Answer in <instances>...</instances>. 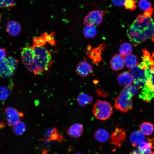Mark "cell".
I'll list each match as a JSON object with an SVG mask.
<instances>
[{
	"instance_id": "cell-14",
	"label": "cell",
	"mask_w": 154,
	"mask_h": 154,
	"mask_svg": "<svg viewBox=\"0 0 154 154\" xmlns=\"http://www.w3.org/2000/svg\"><path fill=\"white\" fill-rule=\"evenodd\" d=\"M118 84L123 86H128L133 82V76L129 71H125L118 74L117 78Z\"/></svg>"
},
{
	"instance_id": "cell-26",
	"label": "cell",
	"mask_w": 154,
	"mask_h": 154,
	"mask_svg": "<svg viewBox=\"0 0 154 154\" xmlns=\"http://www.w3.org/2000/svg\"><path fill=\"white\" fill-rule=\"evenodd\" d=\"M83 33L86 37L93 38L96 36L97 31L94 27L86 26L83 29Z\"/></svg>"
},
{
	"instance_id": "cell-20",
	"label": "cell",
	"mask_w": 154,
	"mask_h": 154,
	"mask_svg": "<svg viewBox=\"0 0 154 154\" xmlns=\"http://www.w3.org/2000/svg\"><path fill=\"white\" fill-rule=\"evenodd\" d=\"M93 99L92 96L82 92L79 94L77 98V101L80 106H85L91 103Z\"/></svg>"
},
{
	"instance_id": "cell-10",
	"label": "cell",
	"mask_w": 154,
	"mask_h": 154,
	"mask_svg": "<svg viewBox=\"0 0 154 154\" xmlns=\"http://www.w3.org/2000/svg\"><path fill=\"white\" fill-rule=\"evenodd\" d=\"M6 116V120L8 124L12 126L20 121L23 116L24 114L17 109L11 107H8L5 109Z\"/></svg>"
},
{
	"instance_id": "cell-27",
	"label": "cell",
	"mask_w": 154,
	"mask_h": 154,
	"mask_svg": "<svg viewBox=\"0 0 154 154\" xmlns=\"http://www.w3.org/2000/svg\"><path fill=\"white\" fill-rule=\"evenodd\" d=\"M132 50L131 45L128 43L124 42L120 45L119 52L120 54L124 57L131 54Z\"/></svg>"
},
{
	"instance_id": "cell-4",
	"label": "cell",
	"mask_w": 154,
	"mask_h": 154,
	"mask_svg": "<svg viewBox=\"0 0 154 154\" xmlns=\"http://www.w3.org/2000/svg\"><path fill=\"white\" fill-rule=\"evenodd\" d=\"M132 96L129 92L128 86H125L114 99L115 108L123 113L131 110L132 108Z\"/></svg>"
},
{
	"instance_id": "cell-39",
	"label": "cell",
	"mask_w": 154,
	"mask_h": 154,
	"mask_svg": "<svg viewBox=\"0 0 154 154\" xmlns=\"http://www.w3.org/2000/svg\"><path fill=\"white\" fill-rule=\"evenodd\" d=\"M6 57V50L4 48H0V60Z\"/></svg>"
},
{
	"instance_id": "cell-2",
	"label": "cell",
	"mask_w": 154,
	"mask_h": 154,
	"mask_svg": "<svg viewBox=\"0 0 154 154\" xmlns=\"http://www.w3.org/2000/svg\"><path fill=\"white\" fill-rule=\"evenodd\" d=\"M143 52L142 61L129 70L133 77V83L141 89L145 86L149 78L151 66L154 64V60L149 52L144 49Z\"/></svg>"
},
{
	"instance_id": "cell-31",
	"label": "cell",
	"mask_w": 154,
	"mask_h": 154,
	"mask_svg": "<svg viewBox=\"0 0 154 154\" xmlns=\"http://www.w3.org/2000/svg\"><path fill=\"white\" fill-rule=\"evenodd\" d=\"M136 0H125L124 5L125 9L131 11L135 10L136 8Z\"/></svg>"
},
{
	"instance_id": "cell-3",
	"label": "cell",
	"mask_w": 154,
	"mask_h": 154,
	"mask_svg": "<svg viewBox=\"0 0 154 154\" xmlns=\"http://www.w3.org/2000/svg\"><path fill=\"white\" fill-rule=\"evenodd\" d=\"M33 46L35 56L32 72L36 75L47 70L52 64L53 60L51 52L44 46Z\"/></svg>"
},
{
	"instance_id": "cell-36",
	"label": "cell",
	"mask_w": 154,
	"mask_h": 154,
	"mask_svg": "<svg viewBox=\"0 0 154 154\" xmlns=\"http://www.w3.org/2000/svg\"><path fill=\"white\" fill-rule=\"evenodd\" d=\"M128 154H154V152L152 150L148 153H144L141 152L139 149L137 147L131 151Z\"/></svg>"
},
{
	"instance_id": "cell-32",
	"label": "cell",
	"mask_w": 154,
	"mask_h": 154,
	"mask_svg": "<svg viewBox=\"0 0 154 154\" xmlns=\"http://www.w3.org/2000/svg\"><path fill=\"white\" fill-rule=\"evenodd\" d=\"M15 0H0V7L9 8L15 6Z\"/></svg>"
},
{
	"instance_id": "cell-18",
	"label": "cell",
	"mask_w": 154,
	"mask_h": 154,
	"mask_svg": "<svg viewBox=\"0 0 154 154\" xmlns=\"http://www.w3.org/2000/svg\"><path fill=\"white\" fill-rule=\"evenodd\" d=\"M153 144L154 139H147V141L142 142L137 148L141 152L148 153L154 149Z\"/></svg>"
},
{
	"instance_id": "cell-38",
	"label": "cell",
	"mask_w": 154,
	"mask_h": 154,
	"mask_svg": "<svg viewBox=\"0 0 154 154\" xmlns=\"http://www.w3.org/2000/svg\"><path fill=\"white\" fill-rule=\"evenodd\" d=\"M113 4L117 6H121L124 5L125 0H112Z\"/></svg>"
},
{
	"instance_id": "cell-11",
	"label": "cell",
	"mask_w": 154,
	"mask_h": 154,
	"mask_svg": "<svg viewBox=\"0 0 154 154\" xmlns=\"http://www.w3.org/2000/svg\"><path fill=\"white\" fill-rule=\"evenodd\" d=\"M126 131L124 129L116 127L111 135V143L117 147H121L126 138Z\"/></svg>"
},
{
	"instance_id": "cell-22",
	"label": "cell",
	"mask_w": 154,
	"mask_h": 154,
	"mask_svg": "<svg viewBox=\"0 0 154 154\" xmlns=\"http://www.w3.org/2000/svg\"><path fill=\"white\" fill-rule=\"evenodd\" d=\"M94 137L97 141L104 143L108 140L109 137V134L106 130L102 128H99L95 131Z\"/></svg>"
},
{
	"instance_id": "cell-17",
	"label": "cell",
	"mask_w": 154,
	"mask_h": 154,
	"mask_svg": "<svg viewBox=\"0 0 154 154\" xmlns=\"http://www.w3.org/2000/svg\"><path fill=\"white\" fill-rule=\"evenodd\" d=\"M145 140L144 134L139 131H134L130 135V141L132 145L134 147H138Z\"/></svg>"
},
{
	"instance_id": "cell-8",
	"label": "cell",
	"mask_w": 154,
	"mask_h": 154,
	"mask_svg": "<svg viewBox=\"0 0 154 154\" xmlns=\"http://www.w3.org/2000/svg\"><path fill=\"white\" fill-rule=\"evenodd\" d=\"M102 13L98 10L90 12L84 19V25L86 26L97 27L99 26L103 21Z\"/></svg>"
},
{
	"instance_id": "cell-1",
	"label": "cell",
	"mask_w": 154,
	"mask_h": 154,
	"mask_svg": "<svg viewBox=\"0 0 154 154\" xmlns=\"http://www.w3.org/2000/svg\"><path fill=\"white\" fill-rule=\"evenodd\" d=\"M127 33L130 41L135 45L150 39L154 42V22L151 17L139 14Z\"/></svg>"
},
{
	"instance_id": "cell-24",
	"label": "cell",
	"mask_w": 154,
	"mask_h": 154,
	"mask_svg": "<svg viewBox=\"0 0 154 154\" xmlns=\"http://www.w3.org/2000/svg\"><path fill=\"white\" fill-rule=\"evenodd\" d=\"M124 63L127 68H131L138 63L137 58L133 54H130L124 56Z\"/></svg>"
},
{
	"instance_id": "cell-23",
	"label": "cell",
	"mask_w": 154,
	"mask_h": 154,
	"mask_svg": "<svg viewBox=\"0 0 154 154\" xmlns=\"http://www.w3.org/2000/svg\"><path fill=\"white\" fill-rule=\"evenodd\" d=\"M140 131L144 135L149 136L154 131L153 125L149 122H144L139 126Z\"/></svg>"
},
{
	"instance_id": "cell-9",
	"label": "cell",
	"mask_w": 154,
	"mask_h": 154,
	"mask_svg": "<svg viewBox=\"0 0 154 154\" xmlns=\"http://www.w3.org/2000/svg\"><path fill=\"white\" fill-rule=\"evenodd\" d=\"M105 47L106 45L104 43L93 48H92L90 45H88L86 53L88 56L92 60L93 63L97 65L102 60V52Z\"/></svg>"
},
{
	"instance_id": "cell-12",
	"label": "cell",
	"mask_w": 154,
	"mask_h": 154,
	"mask_svg": "<svg viewBox=\"0 0 154 154\" xmlns=\"http://www.w3.org/2000/svg\"><path fill=\"white\" fill-rule=\"evenodd\" d=\"M92 71V68L91 66L85 61L79 62L76 69V73L82 77L87 76Z\"/></svg>"
},
{
	"instance_id": "cell-33",
	"label": "cell",
	"mask_w": 154,
	"mask_h": 154,
	"mask_svg": "<svg viewBox=\"0 0 154 154\" xmlns=\"http://www.w3.org/2000/svg\"><path fill=\"white\" fill-rule=\"evenodd\" d=\"M138 6L141 10L145 11L151 7V4L148 0H140Z\"/></svg>"
},
{
	"instance_id": "cell-28",
	"label": "cell",
	"mask_w": 154,
	"mask_h": 154,
	"mask_svg": "<svg viewBox=\"0 0 154 154\" xmlns=\"http://www.w3.org/2000/svg\"><path fill=\"white\" fill-rule=\"evenodd\" d=\"M145 86L154 92V64L151 66L149 78L146 82Z\"/></svg>"
},
{
	"instance_id": "cell-5",
	"label": "cell",
	"mask_w": 154,
	"mask_h": 154,
	"mask_svg": "<svg viewBox=\"0 0 154 154\" xmlns=\"http://www.w3.org/2000/svg\"><path fill=\"white\" fill-rule=\"evenodd\" d=\"M113 107L108 102L98 100L93 106L92 112L97 119L106 120L112 115Z\"/></svg>"
},
{
	"instance_id": "cell-34",
	"label": "cell",
	"mask_w": 154,
	"mask_h": 154,
	"mask_svg": "<svg viewBox=\"0 0 154 154\" xmlns=\"http://www.w3.org/2000/svg\"><path fill=\"white\" fill-rule=\"evenodd\" d=\"M8 90L4 87H0V99H4L7 98L8 96Z\"/></svg>"
},
{
	"instance_id": "cell-37",
	"label": "cell",
	"mask_w": 154,
	"mask_h": 154,
	"mask_svg": "<svg viewBox=\"0 0 154 154\" xmlns=\"http://www.w3.org/2000/svg\"><path fill=\"white\" fill-rule=\"evenodd\" d=\"M153 11L154 9L151 7L145 11L143 15L146 17H151L153 14Z\"/></svg>"
},
{
	"instance_id": "cell-15",
	"label": "cell",
	"mask_w": 154,
	"mask_h": 154,
	"mask_svg": "<svg viewBox=\"0 0 154 154\" xmlns=\"http://www.w3.org/2000/svg\"><path fill=\"white\" fill-rule=\"evenodd\" d=\"M21 27L17 22L13 20L8 21L6 26V31L8 33L12 36H16L20 33Z\"/></svg>"
},
{
	"instance_id": "cell-19",
	"label": "cell",
	"mask_w": 154,
	"mask_h": 154,
	"mask_svg": "<svg viewBox=\"0 0 154 154\" xmlns=\"http://www.w3.org/2000/svg\"><path fill=\"white\" fill-rule=\"evenodd\" d=\"M46 138L47 140H57L60 142L64 140L63 137L58 134L56 128L47 130L46 134Z\"/></svg>"
},
{
	"instance_id": "cell-40",
	"label": "cell",
	"mask_w": 154,
	"mask_h": 154,
	"mask_svg": "<svg viewBox=\"0 0 154 154\" xmlns=\"http://www.w3.org/2000/svg\"><path fill=\"white\" fill-rule=\"evenodd\" d=\"M42 154H48L46 150H44L42 152Z\"/></svg>"
},
{
	"instance_id": "cell-25",
	"label": "cell",
	"mask_w": 154,
	"mask_h": 154,
	"mask_svg": "<svg viewBox=\"0 0 154 154\" xmlns=\"http://www.w3.org/2000/svg\"><path fill=\"white\" fill-rule=\"evenodd\" d=\"M12 126L13 132L17 135H22L26 129V125L23 122L20 121L14 124Z\"/></svg>"
},
{
	"instance_id": "cell-6",
	"label": "cell",
	"mask_w": 154,
	"mask_h": 154,
	"mask_svg": "<svg viewBox=\"0 0 154 154\" xmlns=\"http://www.w3.org/2000/svg\"><path fill=\"white\" fill-rule=\"evenodd\" d=\"M18 61L11 56L0 60V77L5 78L14 74L17 68Z\"/></svg>"
},
{
	"instance_id": "cell-30",
	"label": "cell",
	"mask_w": 154,
	"mask_h": 154,
	"mask_svg": "<svg viewBox=\"0 0 154 154\" xmlns=\"http://www.w3.org/2000/svg\"><path fill=\"white\" fill-rule=\"evenodd\" d=\"M33 45L35 46H44L47 43L43 37L40 36L34 37L33 39Z\"/></svg>"
},
{
	"instance_id": "cell-35",
	"label": "cell",
	"mask_w": 154,
	"mask_h": 154,
	"mask_svg": "<svg viewBox=\"0 0 154 154\" xmlns=\"http://www.w3.org/2000/svg\"><path fill=\"white\" fill-rule=\"evenodd\" d=\"M129 92L132 96L137 94L139 92V88L133 85L128 86Z\"/></svg>"
},
{
	"instance_id": "cell-29",
	"label": "cell",
	"mask_w": 154,
	"mask_h": 154,
	"mask_svg": "<svg viewBox=\"0 0 154 154\" xmlns=\"http://www.w3.org/2000/svg\"><path fill=\"white\" fill-rule=\"evenodd\" d=\"M54 32H52L50 33L44 32L41 35L44 38L47 43L54 46L56 43V41L54 38Z\"/></svg>"
},
{
	"instance_id": "cell-7",
	"label": "cell",
	"mask_w": 154,
	"mask_h": 154,
	"mask_svg": "<svg viewBox=\"0 0 154 154\" xmlns=\"http://www.w3.org/2000/svg\"><path fill=\"white\" fill-rule=\"evenodd\" d=\"M34 56L35 50L33 45L21 48V56L22 62L27 70L31 72Z\"/></svg>"
},
{
	"instance_id": "cell-13",
	"label": "cell",
	"mask_w": 154,
	"mask_h": 154,
	"mask_svg": "<svg viewBox=\"0 0 154 154\" xmlns=\"http://www.w3.org/2000/svg\"><path fill=\"white\" fill-rule=\"evenodd\" d=\"M111 68L114 71L122 69L124 66V57L119 54L114 55L110 61Z\"/></svg>"
},
{
	"instance_id": "cell-42",
	"label": "cell",
	"mask_w": 154,
	"mask_h": 154,
	"mask_svg": "<svg viewBox=\"0 0 154 154\" xmlns=\"http://www.w3.org/2000/svg\"><path fill=\"white\" fill-rule=\"evenodd\" d=\"M1 14L0 13V22L1 20Z\"/></svg>"
},
{
	"instance_id": "cell-21",
	"label": "cell",
	"mask_w": 154,
	"mask_h": 154,
	"mask_svg": "<svg viewBox=\"0 0 154 154\" xmlns=\"http://www.w3.org/2000/svg\"><path fill=\"white\" fill-rule=\"evenodd\" d=\"M138 97L143 100L149 102L154 98V93L148 87L145 86L142 88Z\"/></svg>"
},
{
	"instance_id": "cell-41",
	"label": "cell",
	"mask_w": 154,
	"mask_h": 154,
	"mask_svg": "<svg viewBox=\"0 0 154 154\" xmlns=\"http://www.w3.org/2000/svg\"><path fill=\"white\" fill-rule=\"evenodd\" d=\"M74 154H82L80 153H75Z\"/></svg>"
},
{
	"instance_id": "cell-43",
	"label": "cell",
	"mask_w": 154,
	"mask_h": 154,
	"mask_svg": "<svg viewBox=\"0 0 154 154\" xmlns=\"http://www.w3.org/2000/svg\"></svg>"
},
{
	"instance_id": "cell-16",
	"label": "cell",
	"mask_w": 154,
	"mask_h": 154,
	"mask_svg": "<svg viewBox=\"0 0 154 154\" xmlns=\"http://www.w3.org/2000/svg\"><path fill=\"white\" fill-rule=\"evenodd\" d=\"M83 129V126L82 124L75 123L70 126L67 130L66 133L72 137L79 138L82 135Z\"/></svg>"
}]
</instances>
